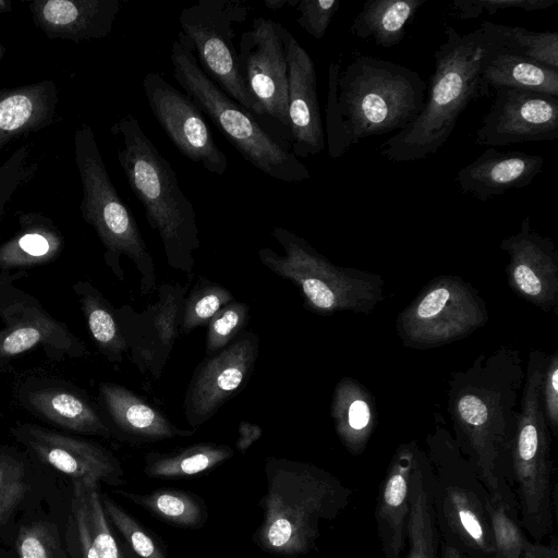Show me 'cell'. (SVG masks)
Returning a JSON list of instances; mask_svg holds the SVG:
<instances>
[{"mask_svg": "<svg viewBox=\"0 0 558 558\" xmlns=\"http://www.w3.org/2000/svg\"><path fill=\"white\" fill-rule=\"evenodd\" d=\"M525 368L520 352L500 345L451 374L447 410L453 438L487 493L518 518L511 478V446Z\"/></svg>", "mask_w": 558, "mask_h": 558, "instance_id": "cell-1", "label": "cell"}, {"mask_svg": "<svg viewBox=\"0 0 558 558\" xmlns=\"http://www.w3.org/2000/svg\"><path fill=\"white\" fill-rule=\"evenodd\" d=\"M446 39L434 51L424 108L413 123L381 143L379 154L389 161L428 158L448 142L469 104L480 98V76L487 60L502 47L496 23L484 21L462 34L447 25Z\"/></svg>", "mask_w": 558, "mask_h": 558, "instance_id": "cell-2", "label": "cell"}, {"mask_svg": "<svg viewBox=\"0 0 558 558\" xmlns=\"http://www.w3.org/2000/svg\"><path fill=\"white\" fill-rule=\"evenodd\" d=\"M267 492L259 506L263 521L255 532L265 551L298 557L315 548L324 523L349 505L351 490L331 473L307 462L269 457Z\"/></svg>", "mask_w": 558, "mask_h": 558, "instance_id": "cell-3", "label": "cell"}, {"mask_svg": "<svg viewBox=\"0 0 558 558\" xmlns=\"http://www.w3.org/2000/svg\"><path fill=\"white\" fill-rule=\"evenodd\" d=\"M110 132L120 167L145 210L149 227L161 240L168 265L192 274L194 253L201 245L196 211L171 163L133 114L117 120Z\"/></svg>", "mask_w": 558, "mask_h": 558, "instance_id": "cell-4", "label": "cell"}, {"mask_svg": "<svg viewBox=\"0 0 558 558\" xmlns=\"http://www.w3.org/2000/svg\"><path fill=\"white\" fill-rule=\"evenodd\" d=\"M426 89L418 72L373 56L359 53L340 66L335 104L350 147L413 123L424 108Z\"/></svg>", "mask_w": 558, "mask_h": 558, "instance_id": "cell-5", "label": "cell"}, {"mask_svg": "<svg viewBox=\"0 0 558 558\" xmlns=\"http://www.w3.org/2000/svg\"><path fill=\"white\" fill-rule=\"evenodd\" d=\"M170 60L178 84L247 162L286 183H300L311 178L291 148L274 137L250 111L206 75L181 32L171 45Z\"/></svg>", "mask_w": 558, "mask_h": 558, "instance_id": "cell-6", "label": "cell"}, {"mask_svg": "<svg viewBox=\"0 0 558 558\" xmlns=\"http://www.w3.org/2000/svg\"><path fill=\"white\" fill-rule=\"evenodd\" d=\"M271 235L284 254L263 247L257 252L258 258L270 271L299 288L310 312L324 316L338 312L369 314L385 300L383 276L338 266L283 227L272 228Z\"/></svg>", "mask_w": 558, "mask_h": 558, "instance_id": "cell-7", "label": "cell"}, {"mask_svg": "<svg viewBox=\"0 0 558 558\" xmlns=\"http://www.w3.org/2000/svg\"><path fill=\"white\" fill-rule=\"evenodd\" d=\"M75 161L83 187L80 209L84 220L104 244L105 259L114 275L124 280L120 257H129L141 276L140 290L156 289V268L136 219L116 190L92 128L82 123L74 135Z\"/></svg>", "mask_w": 558, "mask_h": 558, "instance_id": "cell-8", "label": "cell"}, {"mask_svg": "<svg viewBox=\"0 0 558 558\" xmlns=\"http://www.w3.org/2000/svg\"><path fill=\"white\" fill-rule=\"evenodd\" d=\"M432 470L433 504L438 527L477 558H494L495 546L487 511L492 498L474 466L448 429L437 426L426 437Z\"/></svg>", "mask_w": 558, "mask_h": 558, "instance_id": "cell-9", "label": "cell"}, {"mask_svg": "<svg viewBox=\"0 0 558 558\" xmlns=\"http://www.w3.org/2000/svg\"><path fill=\"white\" fill-rule=\"evenodd\" d=\"M488 322V310L480 291L456 275L429 280L397 316L402 344L426 350L471 336Z\"/></svg>", "mask_w": 558, "mask_h": 558, "instance_id": "cell-10", "label": "cell"}, {"mask_svg": "<svg viewBox=\"0 0 558 558\" xmlns=\"http://www.w3.org/2000/svg\"><path fill=\"white\" fill-rule=\"evenodd\" d=\"M248 12L239 0H199L182 10L179 23L206 75L252 114L264 116L242 81L234 45Z\"/></svg>", "mask_w": 558, "mask_h": 558, "instance_id": "cell-11", "label": "cell"}, {"mask_svg": "<svg viewBox=\"0 0 558 558\" xmlns=\"http://www.w3.org/2000/svg\"><path fill=\"white\" fill-rule=\"evenodd\" d=\"M284 27L258 16L240 36L238 65L242 81L262 108L264 116L287 128L288 66L283 41Z\"/></svg>", "mask_w": 558, "mask_h": 558, "instance_id": "cell-12", "label": "cell"}, {"mask_svg": "<svg viewBox=\"0 0 558 558\" xmlns=\"http://www.w3.org/2000/svg\"><path fill=\"white\" fill-rule=\"evenodd\" d=\"M187 287L179 282L162 283L158 300L142 312L130 305L116 312L132 361L141 374L160 378L180 333Z\"/></svg>", "mask_w": 558, "mask_h": 558, "instance_id": "cell-13", "label": "cell"}, {"mask_svg": "<svg viewBox=\"0 0 558 558\" xmlns=\"http://www.w3.org/2000/svg\"><path fill=\"white\" fill-rule=\"evenodd\" d=\"M259 351L253 331L238 336L228 347L207 356L195 368L184 397V416L192 429L208 422L248 383Z\"/></svg>", "mask_w": 558, "mask_h": 558, "instance_id": "cell-14", "label": "cell"}, {"mask_svg": "<svg viewBox=\"0 0 558 558\" xmlns=\"http://www.w3.org/2000/svg\"><path fill=\"white\" fill-rule=\"evenodd\" d=\"M142 85L153 116L175 148L209 173L223 175L227 156L193 100L156 72L147 73Z\"/></svg>", "mask_w": 558, "mask_h": 558, "instance_id": "cell-15", "label": "cell"}, {"mask_svg": "<svg viewBox=\"0 0 558 558\" xmlns=\"http://www.w3.org/2000/svg\"><path fill=\"white\" fill-rule=\"evenodd\" d=\"M475 132V143L501 147L558 138V97L539 93L499 89Z\"/></svg>", "mask_w": 558, "mask_h": 558, "instance_id": "cell-16", "label": "cell"}, {"mask_svg": "<svg viewBox=\"0 0 558 558\" xmlns=\"http://www.w3.org/2000/svg\"><path fill=\"white\" fill-rule=\"evenodd\" d=\"M499 246L509 256L506 276L512 292L543 312L558 314V250L553 240L537 233L525 217L519 231Z\"/></svg>", "mask_w": 558, "mask_h": 558, "instance_id": "cell-17", "label": "cell"}, {"mask_svg": "<svg viewBox=\"0 0 558 558\" xmlns=\"http://www.w3.org/2000/svg\"><path fill=\"white\" fill-rule=\"evenodd\" d=\"M288 66V118L292 151L299 158L325 148V131L317 94V77L310 53L284 28Z\"/></svg>", "mask_w": 558, "mask_h": 558, "instance_id": "cell-18", "label": "cell"}, {"mask_svg": "<svg viewBox=\"0 0 558 558\" xmlns=\"http://www.w3.org/2000/svg\"><path fill=\"white\" fill-rule=\"evenodd\" d=\"M23 438L43 461L73 480L119 483L123 474L117 459L96 444L32 425L24 427Z\"/></svg>", "mask_w": 558, "mask_h": 558, "instance_id": "cell-19", "label": "cell"}, {"mask_svg": "<svg viewBox=\"0 0 558 558\" xmlns=\"http://www.w3.org/2000/svg\"><path fill=\"white\" fill-rule=\"evenodd\" d=\"M120 5L119 0H35L28 3L35 25L49 39L76 44L107 37Z\"/></svg>", "mask_w": 558, "mask_h": 558, "instance_id": "cell-20", "label": "cell"}, {"mask_svg": "<svg viewBox=\"0 0 558 558\" xmlns=\"http://www.w3.org/2000/svg\"><path fill=\"white\" fill-rule=\"evenodd\" d=\"M543 167L544 158L539 155L487 147L475 160L461 168L454 180L463 194L486 202L510 190L530 185Z\"/></svg>", "mask_w": 558, "mask_h": 558, "instance_id": "cell-21", "label": "cell"}, {"mask_svg": "<svg viewBox=\"0 0 558 558\" xmlns=\"http://www.w3.org/2000/svg\"><path fill=\"white\" fill-rule=\"evenodd\" d=\"M418 447L415 440L400 445L380 485L375 518L385 558H401L405 548L410 477Z\"/></svg>", "mask_w": 558, "mask_h": 558, "instance_id": "cell-22", "label": "cell"}, {"mask_svg": "<svg viewBox=\"0 0 558 558\" xmlns=\"http://www.w3.org/2000/svg\"><path fill=\"white\" fill-rule=\"evenodd\" d=\"M58 87L51 80L0 89V150L56 120Z\"/></svg>", "mask_w": 558, "mask_h": 558, "instance_id": "cell-23", "label": "cell"}, {"mask_svg": "<svg viewBox=\"0 0 558 558\" xmlns=\"http://www.w3.org/2000/svg\"><path fill=\"white\" fill-rule=\"evenodd\" d=\"M99 393L107 415L114 426L134 439L157 441L194 434V429L175 426L162 412L123 386L102 383L99 386Z\"/></svg>", "mask_w": 558, "mask_h": 558, "instance_id": "cell-24", "label": "cell"}, {"mask_svg": "<svg viewBox=\"0 0 558 558\" xmlns=\"http://www.w3.org/2000/svg\"><path fill=\"white\" fill-rule=\"evenodd\" d=\"M330 415L344 448L354 456L361 454L378 423L377 405L371 391L353 377H342L332 391Z\"/></svg>", "mask_w": 558, "mask_h": 558, "instance_id": "cell-25", "label": "cell"}, {"mask_svg": "<svg viewBox=\"0 0 558 558\" xmlns=\"http://www.w3.org/2000/svg\"><path fill=\"white\" fill-rule=\"evenodd\" d=\"M409 506L405 558H438L439 527L433 504L432 470L421 446L411 472Z\"/></svg>", "mask_w": 558, "mask_h": 558, "instance_id": "cell-26", "label": "cell"}, {"mask_svg": "<svg viewBox=\"0 0 558 558\" xmlns=\"http://www.w3.org/2000/svg\"><path fill=\"white\" fill-rule=\"evenodd\" d=\"M499 89H518L558 97V71L499 48L480 76V97Z\"/></svg>", "mask_w": 558, "mask_h": 558, "instance_id": "cell-27", "label": "cell"}, {"mask_svg": "<svg viewBox=\"0 0 558 558\" xmlns=\"http://www.w3.org/2000/svg\"><path fill=\"white\" fill-rule=\"evenodd\" d=\"M72 514L82 558H120L98 493V483L73 480Z\"/></svg>", "mask_w": 558, "mask_h": 558, "instance_id": "cell-28", "label": "cell"}, {"mask_svg": "<svg viewBox=\"0 0 558 558\" xmlns=\"http://www.w3.org/2000/svg\"><path fill=\"white\" fill-rule=\"evenodd\" d=\"M425 0H368L353 19L350 33L362 39H373L377 46L390 48L405 36L407 24Z\"/></svg>", "mask_w": 558, "mask_h": 558, "instance_id": "cell-29", "label": "cell"}, {"mask_svg": "<svg viewBox=\"0 0 558 558\" xmlns=\"http://www.w3.org/2000/svg\"><path fill=\"white\" fill-rule=\"evenodd\" d=\"M32 407L48 421L64 428L109 436L101 415L83 398L58 389L39 390L29 397Z\"/></svg>", "mask_w": 558, "mask_h": 558, "instance_id": "cell-30", "label": "cell"}, {"mask_svg": "<svg viewBox=\"0 0 558 558\" xmlns=\"http://www.w3.org/2000/svg\"><path fill=\"white\" fill-rule=\"evenodd\" d=\"M233 454L227 445L198 442L170 453H148L144 472L153 478L185 477L209 471Z\"/></svg>", "mask_w": 558, "mask_h": 558, "instance_id": "cell-31", "label": "cell"}, {"mask_svg": "<svg viewBox=\"0 0 558 558\" xmlns=\"http://www.w3.org/2000/svg\"><path fill=\"white\" fill-rule=\"evenodd\" d=\"M120 493L154 515L177 526L196 527L203 524L206 517L203 502L184 490L161 488L145 495Z\"/></svg>", "mask_w": 558, "mask_h": 558, "instance_id": "cell-32", "label": "cell"}, {"mask_svg": "<svg viewBox=\"0 0 558 558\" xmlns=\"http://www.w3.org/2000/svg\"><path fill=\"white\" fill-rule=\"evenodd\" d=\"M88 328L101 352L113 363H121L128 351L117 313L100 293L88 287L83 298Z\"/></svg>", "mask_w": 558, "mask_h": 558, "instance_id": "cell-33", "label": "cell"}, {"mask_svg": "<svg viewBox=\"0 0 558 558\" xmlns=\"http://www.w3.org/2000/svg\"><path fill=\"white\" fill-rule=\"evenodd\" d=\"M234 300L233 293L226 287L199 276L184 300L180 333L187 336L194 329L207 325L223 306Z\"/></svg>", "mask_w": 558, "mask_h": 558, "instance_id": "cell-34", "label": "cell"}, {"mask_svg": "<svg viewBox=\"0 0 558 558\" xmlns=\"http://www.w3.org/2000/svg\"><path fill=\"white\" fill-rule=\"evenodd\" d=\"M502 48L558 71V33L496 24Z\"/></svg>", "mask_w": 558, "mask_h": 558, "instance_id": "cell-35", "label": "cell"}, {"mask_svg": "<svg viewBox=\"0 0 558 558\" xmlns=\"http://www.w3.org/2000/svg\"><path fill=\"white\" fill-rule=\"evenodd\" d=\"M487 511L495 546L494 558H521L527 539L518 518L492 498L488 499Z\"/></svg>", "mask_w": 558, "mask_h": 558, "instance_id": "cell-36", "label": "cell"}, {"mask_svg": "<svg viewBox=\"0 0 558 558\" xmlns=\"http://www.w3.org/2000/svg\"><path fill=\"white\" fill-rule=\"evenodd\" d=\"M250 307L241 301L223 306L207 324L205 352L210 356L228 347L246 326Z\"/></svg>", "mask_w": 558, "mask_h": 558, "instance_id": "cell-37", "label": "cell"}, {"mask_svg": "<svg viewBox=\"0 0 558 558\" xmlns=\"http://www.w3.org/2000/svg\"><path fill=\"white\" fill-rule=\"evenodd\" d=\"M101 502L106 515L137 556L141 558H167L161 546L125 510L106 496L101 498Z\"/></svg>", "mask_w": 558, "mask_h": 558, "instance_id": "cell-38", "label": "cell"}, {"mask_svg": "<svg viewBox=\"0 0 558 558\" xmlns=\"http://www.w3.org/2000/svg\"><path fill=\"white\" fill-rule=\"evenodd\" d=\"M37 165L29 162L27 146L16 149L0 166V221L15 192L36 173Z\"/></svg>", "mask_w": 558, "mask_h": 558, "instance_id": "cell-39", "label": "cell"}, {"mask_svg": "<svg viewBox=\"0 0 558 558\" xmlns=\"http://www.w3.org/2000/svg\"><path fill=\"white\" fill-rule=\"evenodd\" d=\"M16 547L21 558H62L57 534L47 522L23 526Z\"/></svg>", "mask_w": 558, "mask_h": 558, "instance_id": "cell-40", "label": "cell"}, {"mask_svg": "<svg viewBox=\"0 0 558 558\" xmlns=\"http://www.w3.org/2000/svg\"><path fill=\"white\" fill-rule=\"evenodd\" d=\"M558 0H454L450 5L461 20L476 19L483 13L494 15L498 11L519 9L523 11L546 10Z\"/></svg>", "mask_w": 558, "mask_h": 558, "instance_id": "cell-41", "label": "cell"}, {"mask_svg": "<svg viewBox=\"0 0 558 558\" xmlns=\"http://www.w3.org/2000/svg\"><path fill=\"white\" fill-rule=\"evenodd\" d=\"M27 485L24 480V469L15 460L5 458L0 460V525L11 515L21 502Z\"/></svg>", "mask_w": 558, "mask_h": 558, "instance_id": "cell-42", "label": "cell"}, {"mask_svg": "<svg viewBox=\"0 0 558 558\" xmlns=\"http://www.w3.org/2000/svg\"><path fill=\"white\" fill-rule=\"evenodd\" d=\"M340 66L341 62L339 61H332L329 64L327 101L325 106V142H327L328 155L332 159L341 157L350 149V145L344 135L342 121L335 104V81Z\"/></svg>", "mask_w": 558, "mask_h": 558, "instance_id": "cell-43", "label": "cell"}, {"mask_svg": "<svg viewBox=\"0 0 558 558\" xmlns=\"http://www.w3.org/2000/svg\"><path fill=\"white\" fill-rule=\"evenodd\" d=\"M339 7V0H298L293 9L298 12L299 26L315 39H322Z\"/></svg>", "mask_w": 558, "mask_h": 558, "instance_id": "cell-44", "label": "cell"}, {"mask_svg": "<svg viewBox=\"0 0 558 558\" xmlns=\"http://www.w3.org/2000/svg\"><path fill=\"white\" fill-rule=\"evenodd\" d=\"M544 415L554 437L558 436V351L547 354L541 385Z\"/></svg>", "mask_w": 558, "mask_h": 558, "instance_id": "cell-45", "label": "cell"}, {"mask_svg": "<svg viewBox=\"0 0 558 558\" xmlns=\"http://www.w3.org/2000/svg\"><path fill=\"white\" fill-rule=\"evenodd\" d=\"M43 338V331L35 326L16 327L0 339V353L2 355L22 353L40 342Z\"/></svg>", "mask_w": 558, "mask_h": 558, "instance_id": "cell-46", "label": "cell"}, {"mask_svg": "<svg viewBox=\"0 0 558 558\" xmlns=\"http://www.w3.org/2000/svg\"><path fill=\"white\" fill-rule=\"evenodd\" d=\"M11 247L21 250L32 257H43L50 252L49 239L39 232H27L21 235Z\"/></svg>", "mask_w": 558, "mask_h": 558, "instance_id": "cell-47", "label": "cell"}, {"mask_svg": "<svg viewBox=\"0 0 558 558\" xmlns=\"http://www.w3.org/2000/svg\"><path fill=\"white\" fill-rule=\"evenodd\" d=\"M238 430L239 438L235 441V447L242 453H244L253 442L257 441L263 434L259 425L245 421L240 422Z\"/></svg>", "mask_w": 558, "mask_h": 558, "instance_id": "cell-48", "label": "cell"}, {"mask_svg": "<svg viewBox=\"0 0 558 558\" xmlns=\"http://www.w3.org/2000/svg\"><path fill=\"white\" fill-rule=\"evenodd\" d=\"M521 558H558V547L526 542Z\"/></svg>", "mask_w": 558, "mask_h": 558, "instance_id": "cell-49", "label": "cell"}, {"mask_svg": "<svg viewBox=\"0 0 558 558\" xmlns=\"http://www.w3.org/2000/svg\"><path fill=\"white\" fill-rule=\"evenodd\" d=\"M441 558H463V556L457 546L446 542L441 548Z\"/></svg>", "mask_w": 558, "mask_h": 558, "instance_id": "cell-50", "label": "cell"}, {"mask_svg": "<svg viewBox=\"0 0 558 558\" xmlns=\"http://www.w3.org/2000/svg\"><path fill=\"white\" fill-rule=\"evenodd\" d=\"M291 0H265V7L270 11H277L283 9L284 7H290Z\"/></svg>", "mask_w": 558, "mask_h": 558, "instance_id": "cell-51", "label": "cell"}, {"mask_svg": "<svg viewBox=\"0 0 558 558\" xmlns=\"http://www.w3.org/2000/svg\"><path fill=\"white\" fill-rule=\"evenodd\" d=\"M12 9L11 1L0 0V13L10 12Z\"/></svg>", "mask_w": 558, "mask_h": 558, "instance_id": "cell-52", "label": "cell"}, {"mask_svg": "<svg viewBox=\"0 0 558 558\" xmlns=\"http://www.w3.org/2000/svg\"><path fill=\"white\" fill-rule=\"evenodd\" d=\"M2 56H3V47L0 44V59L2 58Z\"/></svg>", "mask_w": 558, "mask_h": 558, "instance_id": "cell-53", "label": "cell"}, {"mask_svg": "<svg viewBox=\"0 0 558 558\" xmlns=\"http://www.w3.org/2000/svg\"><path fill=\"white\" fill-rule=\"evenodd\" d=\"M120 558H129V557H126L124 554L120 553Z\"/></svg>", "mask_w": 558, "mask_h": 558, "instance_id": "cell-54", "label": "cell"}]
</instances>
